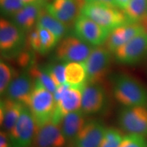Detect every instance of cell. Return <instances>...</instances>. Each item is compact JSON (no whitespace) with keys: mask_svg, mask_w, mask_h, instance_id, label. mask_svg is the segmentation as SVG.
<instances>
[{"mask_svg":"<svg viewBox=\"0 0 147 147\" xmlns=\"http://www.w3.org/2000/svg\"><path fill=\"white\" fill-rule=\"evenodd\" d=\"M37 25L48 29L56 36L59 41L65 37L67 32V27L49 13L43 6L40 11Z\"/></svg>","mask_w":147,"mask_h":147,"instance_id":"cell-22","label":"cell"},{"mask_svg":"<svg viewBox=\"0 0 147 147\" xmlns=\"http://www.w3.org/2000/svg\"><path fill=\"white\" fill-rule=\"evenodd\" d=\"M34 117L37 128L52 121L55 108L53 93L41 83L34 80L30 104L28 106Z\"/></svg>","mask_w":147,"mask_h":147,"instance_id":"cell-2","label":"cell"},{"mask_svg":"<svg viewBox=\"0 0 147 147\" xmlns=\"http://www.w3.org/2000/svg\"><path fill=\"white\" fill-rule=\"evenodd\" d=\"M144 32L140 23H127L117 27L110 32L105 42L106 47L112 53Z\"/></svg>","mask_w":147,"mask_h":147,"instance_id":"cell-17","label":"cell"},{"mask_svg":"<svg viewBox=\"0 0 147 147\" xmlns=\"http://www.w3.org/2000/svg\"><path fill=\"white\" fill-rule=\"evenodd\" d=\"M118 123L128 134L147 136V106H123L119 112Z\"/></svg>","mask_w":147,"mask_h":147,"instance_id":"cell-7","label":"cell"},{"mask_svg":"<svg viewBox=\"0 0 147 147\" xmlns=\"http://www.w3.org/2000/svg\"><path fill=\"white\" fill-rule=\"evenodd\" d=\"M81 14L110 32L121 25L129 23L123 10L117 7L100 3H86L82 9Z\"/></svg>","mask_w":147,"mask_h":147,"instance_id":"cell-3","label":"cell"},{"mask_svg":"<svg viewBox=\"0 0 147 147\" xmlns=\"http://www.w3.org/2000/svg\"><path fill=\"white\" fill-rule=\"evenodd\" d=\"M36 27L39 33L40 42H41V54L45 55L53 50L55 47H56L59 41L56 36L48 29L38 25H36Z\"/></svg>","mask_w":147,"mask_h":147,"instance_id":"cell-25","label":"cell"},{"mask_svg":"<svg viewBox=\"0 0 147 147\" xmlns=\"http://www.w3.org/2000/svg\"><path fill=\"white\" fill-rule=\"evenodd\" d=\"M25 5L34 4V3H40V4L45 5L47 2L46 0H21Z\"/></svg>","mask_w":147,"mask_h":147,"instance_id":"cell-35","label":"cell"},{"mask_svg":"<svg viewBox=\"0 0 147 147\" xmlns=\"http://www.w3.org/2000/svg\"><path fill=\"white\" fill-rule=\"evenodd\" d=\"M85 115L80 109L65 115L62 119L59 125L67 142L75 141L79 132L87 122Z\"/></svg>","mask_w":147,"mask_h":147,"instance_id":"cell-19","label":"cell"},{"mask_svg":"<svg viewBox=\"0 0 147 147\" xmlns=\"http://www.w3.org/2000/svg\"><path fill=\"white\" fill-rule=\"evenodd\" d=\"M129 23H140L146 16L147 0H130L123 10Z\"/></svg>","mask_w":147,"mask_h":147,"instance_id":"cell-23","label":"cell"},{"mask_svg":"<svg viewBox=\"0 0 147 147\" xmlns=\"http://www.w3.org/2000/svg\"><path fill=\"white\" fill-rule=\"evenodd\" d=\"M28 41L29 45L34 51L41 54L42 52V45L40 42L39 33H38V29L36 27L31 32H29L28 36Z\"/></svg>","mask_w":147,"mask_h":147,"instance_id":"cell-31","label":"cell"},{"mask_svg":"<svg viewBox=\"0 0 147 147\" xmlns=\"http://www.w3.org/2000/svg\"><path fill=\"white\" fill-rule=\"evenodd\" d=\"M36 147H64L67 142L59 125L49 121L36 129Z\"/></svg>","mask_w":147,"mask_h":147,"instance_id":"cell-16","label":"cell"},{"mask_svg":"<svg viewBox=\"0 0 147 147\" xmlns=\"http://www.w3.org/2000/svg\"><path fill=\"white\" fill-rule=\"evenodd\" d=\"M65 82L71 87L83 89L87 84V71L84 62L66 63Z\"/></svg>","mask_w":147,"mask_h":147,"instance_id":"cell-21","label":"cell"},{"mask_svg":"<svg viewBox=\"0 0 147 147\" xmlns=\"http://www.w3.org/2000/svg\"><path fill=\"white\" fill-rule=\"evenodd\" d=\"M82 90L83 89L81 88L69 86L61 98L55 102V108L52 119L54 123L59 125L65 115L81 109Z\"/></svg>","mask_w":147,"mask_h":147,"instance_id":"cell-14","label":"cell"},{"mask_svg":"<svg viewBox=\"0 0 147 147\" xmlns=\"http://www.w3.org/2000/svg\"><path fill=\"white\" fill-rule=\"evenodd\" d=\"M92 50L91 46L76 36H65L55 49V59L63 63L84 62Z\"/></svg>","mask_w":147,"mask_h":147,"instance_id":"cell-5","label":"cell"},{"mask_svg":"<svg viewBox=\"0 0 147 147\" xmlns=\"http://www.w3.org/2000/svg\"><path fill=\"white\" fill-rule=\"evenodd\" d=\"M28 72L34 80H37L41 83L46 89L54 93L57 89L54 82L48 74V73L45 70L42 66L34 65L29 69Z\"/></svg>","mask_w":147,"mask_h":147,"instance_id":"cell-24","label":"cell"},{"mask_svg":"<svg viewBox=\"0 0 147 147\" xmlns=\"http://www.w3.org/2000/svg\"><path fill=\"white\" fill-rule=\"evenodd\" d=\"M0 147H12L10 135L4 130L0 132Z\"/></svg>","mask_w":147,"mask_h":147,"instance_id":"cell-32","label":"cell"},{"mask_svg":"<svg viewBox=\"0 0 147 147\" xmlns=\"http://www.w3.org/2000/svg\"><path fill=\"white\" fill-rule=\"evenodd\" d=\"M109 99L101 84H87L82 90L81 110L85 115H97L106 111Z\"/></svg>","mask_w":147,"mask_h":147,"instance_id":"cell-10","label":"cell"},{"mask_svg":"<svg viewBox=\"0 0 147 147\" xmlns=\"http://www.w3.org/2000/svg\"><path fill=\"white\" fill-rule=\"evenodd\" d=\"M112 53L104 47L92 49L87 59L84 61L87 71V84H101L109 71Z\"/></svg>","mask_w":147,"mask_h":147,"instance_id":"cell-4","label":"cell"},{"mask_svg":"<svg viewBox=\"0 0 147 147\" xmlns=\"http://www.w3.org/2000/svg\"><path fill=\"white\" fill-rule=\"evenodd\" d=\"M86 3H100V4L107 5L110 6H115V0H85Z\"/></svg>","mask_w":147,"mask_h":147,"instance_id":"cell-33","label":"cell"},{"mask_svg":"<svg viewBox=\"0 0 147 147\" xmlns=\"http://www.w3.org/2000/svg\"><path fill=\"white\" fill-rule=\"evenodd\" d=\"M66 63H49L42 66L45 70L48 73L57 87L61 84L65 83V69Z\"/></svg>","mask_w":147,"mask_h":147,"instance_id":"cell-26","label":"cell"},{"mask_svg":"<svg viewBox=\"0 0 147 147\" xmlns=\"http://www.w3.org/2000/svg\"><path fill=\"white\" fill-rule=\"evenodd\" d=\"M23 104L8 98L1 99L0 102V124L4 131L9 134L18 121L23 108Z\"/></svg>","mask_w":147,"mask_h":147,"instance_id":"cell-18","label":"cell"},{"mask_svg":"<svg viewBox=\"0 0 147 147\" xmlns=\"http://www.w3.org/2000/svg\"><path fill=\"white\" fill-rule=\"evenodd\" d=\"M106 129L102 121H88L77 136L75 144L76 147H100Z\"/></svg>","mask_w":147,"mask_h":147,"instance_id":"cell-15","label":"cell"},{"mask_svg":"<svg viewBox=\"0 0 147 147\" xmlns=\"http://www.w3.org/2000/svg\"><path fill=\"white\" fill-rule=\"evenodd\" d=\"M48 12L67 27L74 25L82 7L76 0H52L45 5Z\"/></svg>","mask_w":147,"mask_h":147,"instance_id":"cell-13","label":"cell"},{"mask_svg":"<svg viewBox=\"0 0 147 147\" xmlns=\"http://www.w3.org/2000/svg\"><path fill=\"white\" fill-rule=\"evenodd\" d=\"M122 134L115 128H106L100 147H119L122 142Z\"/></svg>","mask_w":147,"mask_h":147,"instance_id":"cell-28","label":"cell"},{"mask_svg":"<svg viewBox=\"0 0 147 147\" xmlns=\"http://www.w3.org/2000/svg\"><path fill=\"white\" fill-rule=\"evenodd\" d=\"M113 95L123 106H147V89L139 81L125 74L112 78Z\"/></svg>","mask_w":147,"mask_h":147,"instance_id":"cell-1","label":"cell"},{"mask_svg":"<svg viewBox=\"0 0 147 147\" xmlns=\"http://www.w3.org/2000/svg\"><path fill=\"white\" fill-rule=\"evenodd\" d=\"M34 80L28 71L16 75L5 92L6 98L28 107L34 89Z\"/></svg>","mask_w":147,"mask_h":147,"instance_id":"cell-12","label":"cell"},{"mask_svg":"<svg viewBox=\"0 0 147 147\" xmlns=\"http://www.w3.org/2000/svg\"><path fill=\"white\" fill-rule=\"evenodd\" d=\"M146 16H147V11H146Z\"/></svg>","mask_w":147,"mask_h":147,"instance_id":"cell-37","label":"cell"},{"mask_svg":"<svg viewBox=\"0 0 147 147\" xmlns=\"http://www.w3.org/2000/svg\"><path fill=\"white\" fill-rule=\"evenodd\" d=\"M129 1L130 0H115L116 7L123 10L126 8Z\"/></svg>","mask_w":147,"mask_h":147,"instance_id":"cell-34","label":"cell"},{"mask_svg":"<svg viewBox=\"0 0 147 147\" xmlns=\"http://www.w3.org/2000/svg\"><path fill=\"white\" fill-rule=\"evenodd\" d=\"M119 147H147V140L143 136L128 134L123 136Z\"/></svg>","mask_w":147,"mask_h":147,"instance_id":"cell-30","label":"cell"},{"mask_svg":"<svg viewBox=\"0 0 147 147\" xmlns=\"http://www.w3.org/2000/svg\"><path fill=\"white\" fill-rule=\"evenodd\" d=\"M45 5L40 3L25 5L12 16V21L23 32H31L36 27L41 8Z\"/></svg>","mask_w":147,"mask_h":147,"instance_id":"cell-20","label":"cell"},{"mask_svg":"<svg viewBox=\"0 0 147 147\" xmlns=\"http://www.w3.org/2000/svg\"><path fill=\"white\" fill-rule=\"evenodd\" d=\"M74 30L75 36L93 47L105 43L111 32L82 14L75 22Z\"/></svg>","mask_w":147,"mask_h":147,"instance_id":"cell-8","label":"cell"},{"mask_svg":"<svg viewBox=\"0 0 147 147\" xmlns=\"http://www.w3.org/2000/svg\"><path fill=\"white\" fill-rule=\"evenodd\" d=\"M37 127L27 106L23 108L18 121L9 133L12 147H31L34 142Z\"/></svg>","mask_w":147,"mask_h":147,"instance_id":"cell-9","label":"cell"},{"mask_svg":"<svg viewBox=\"0 0 147 147\" xmlns=\"http://www.w3.org/2000/svg\"><path fill=\"white\" fill-rule=\"evenodd\" d=\"M25 5L21 0H0L1 12L5 16L12 17Z\"/></svg>","mask_w":147,"mask_h":147,"instance_id":"cell-29","label":"cell"},{"mask_svg":"<svg viewBox=\"0 0 147 147\" xmlns=\"http://www.w3.org/2000/svg\"><path fill=\"white\" fill-rule=\"evenodd\" d=\"M16 75L13 68L1 60L0 62V94L4 95L5 92Z\"/></svg>","mask_w":147,"mask_h":147,"instance_id":"cell-27","label":"cell"},{"mask_svg":"<svg viewBox=\"0 0 147 147\" xmlns=\"http://www.w3.org/2000/svg\"><path fill=\"white\" fill-rule=\"evenodd\" d=\"M23 32L13 22L5 18L0 20V49L5 53H14L19 50L25 41Z\"/></svg>","mask_w":147,"mask_h":147,"instance_id":"cell-11","label":"cell"},{"mask_svg":"<svg viewBox=\"0 0 147 147\" xmlns=\"http://www.w3.org/2000/svg\"><path fill=\"white\" fill-rule=\"evenodd\" d=\"M140 25H142L144 32L147 34V16H145L144 19L140 22Z\"/></svg>","mask_w":147,"mask_h":147,"instance_id":"cell-36","label":"cell"},{"mask_svg":"<svg viewBox=\"0 0 147 147\" xmlns=\"http://www.w3.org/2000/svg\"><path fill=\"white\" fill-rule=\"evenodd\" d=\"M117 63L134 65L147 58V34L144 32L121 46L113 53Z\"/></svg>","mask_w":147,"mask_h":147,"instance_id":"cell-6","label":"cell"}]
</instances>
